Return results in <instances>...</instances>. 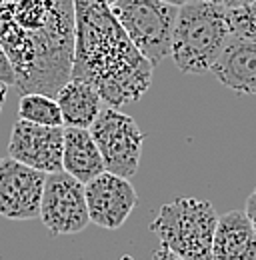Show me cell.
<instances>
[{
  "label": "cell",
  "mask_w": 256,
  "mask_h": 260,
  "mask_svg": "<svg viewBox=\"0 0 256 260\" xmlns=\"http://www.w3.org/2000/svg\"><path fill=\"white\" fill-rule=\"evenodd\" d=\"M74 80L92 84L110 108L140 100L152 84V68L128 38L104 0H74Z\"/></svg>",
  "instance_id": "cell-1"
},
{
  "label": "cell",
  "mask_w": 256,
  "mask_h": 260,
  "mask_svg": "<svg viewBox=\"0 0 256 260\" xmlns=\"http://www.w3.org/2000/svg\"><path fill=\"white\" fill-rule=\"evenodd\" d=\"M74 30V0H62L54 16L34 30L0 22V44L12 62L20 94L38 92L56 96L70 80Z\"/></svg>",
  "instance_id": "cell-2"
},
{
  "label": "cell",
  "mask_w": 256,
  "mask_h": 260,
  "mask_svg": "<svg viewBox=\"0 0 256 260\" xmlns=\"http://www.w3.org/2000/svg\"><path fill=\"white\" fill-rule=\"evenodd\" d=\"M232 38L226 6L190 0L178 8L170 56L182 74L210 72Z\"/></svg>",
  "instance_id": "cell-3"
},
{
  "label": "cell",
  "mask_w": 256,
  "mask_h": 260,
  "mask_svg": "<svg viewBox=\"0 0 256 260\" xmlns=\"http://www.w3.org/2000/svg\"><path fill=\"white\" fill-rule=\"evenodd\" d=\"M218 224L214 206L194 196L162 204L150 230L160 244L186 260H212V238Z\"/></svg>",
  "instance_id": "cell-4"
},
{
  "label": "cell",
  "mask_w": 256,
  "mask_h": 260,
  "mask_svg": "<svg viewBox=\"0 0 256 260\" xmlns=\"http://www.w3.org/2000/svg\"><path fill=\"white\" fill-rule=\"evenodd\" d=\"M110 10L150 64L156 66L170 56L178 6L160 0H116Z\"/></svg>",
  "instance_id": "cell-5"
},
{
  "label": "cell",
  "mask_w": 256,
  "mask_h": 260,
  "mask_svg": "<svg viewBox=\"0 0 256 260\" xmlns=\"http://www.w3.org/2000/svg\"><path fill=\"white\" fill-rule=\"evenodd\" d=\"M88 130L100 150L104 170L130 180L138 172L144 144V132L132 116L106 106Z\"/></svg>",
  "instance_id": "cell-6"
},
{
  "label": "cell",
  "mask_w": 256,
  "mask_h": 260,
  "mask_svg": "<svg viewBox=\"0 0 256 260\" xmlns=\"http://www.w3.org/2000/svg\"><path fill=\"white\" fill-rule=\"evenodd\" d=\"M38 218L52 234L82 232L90 224L84 184L64 170L46 174Z\"/></svg>",
  "instance_id": "cell-7"
},
{
  "label": "cell",
  "mask_w": 256,
  "mask_h": 260,
  "mask_svg": "<svg viewBox=\"0 0 256 260\" xmlns=\"http://www.w3.org/2000/svg\"><path fill=\"white\" fill-rule=\"evenodd\" d=\"M62 148L64 126H40L20 118L14 122L8 140L10 158L44 174L62 170Z\"/></svg>",
  "instance_id": "cell-8"
},
{
  "label": "cell",
  "mask_w": 256,
  "mask_h": 260,
  "mask_svg": "<svg viewBox=\"0 0 256 260\" xmlns=\"http://www.w3.org/2000/svg\"><path fill=\"white\" fill-rule=\"evenodd\" d=\"M44 180V172L16 162L10 156L0 158V216L8 220L38 218Z\"/></svg>",
  "instance_id": "cell-9"
},
{
  "label": "cell",
  "mask_w": 256,
  "mask_h": 260,
  "mask_svg": "<svg viewBox=\"0 0 256 260\" xmlns=\"http://www.w3.org/2000/svg\"><path fill=\"white\" fill-rule=\"evenodd\" d=\"M84 196L90 222L106 230L122 226L138 202V194L130 180L110 172H102L86 182Z\"/></svg>",
  "instance_id": "cell-10"
},
{
  "label": "cell",
  "mask_w": 256,
  "mask_h": 260,
  "mask_svg": "<svg viewBox=\"0 0 256 260\" xmlns=\"http://www.w3.org/2000/svg\"><path fill=\"white\" fill-rule=\"evenodd\" d=\"M210 72L236 94H256V42L232 36Z\"/></svg>",
  "instance_id": "cell-11"
},
{
  "label": "cell",
  "mask_w": 256,
  "mask_h": 260,
  "mask_svg": "<svg viewBox=\"0 0 256 260\" xmlns=\"http://www.w3.org/2000/svg\"><path fill=\"white\" fill-rule=\"evenodd\" d=\"M212 260H256V230L244 210H230L218 216Z\"/></svg>",
  "instance_id": "cell-12"
},
{
  "label": "cell",
  "mask_w": 256,
  "mask_h": 260,
  "mask_svg": "<svg viewBox=\"0 0 256 260\" xmlns=\"http://www.w3.org/2000/svg\"><path fill=\"white\" fill-rule=\"evenodd\" d=\"M62 170L82 184L106 172L90 130L64 128Z\"/></svg>",
  "instance_id": "cell-13"
},
{
  "label": "cell",
  "mask_w": 256,
  "mask_h": 260,
  "mask_svg": "<svg viewBox=\"0 0 256 260\" xmlns=\"http://www.w3.org/2000/svg\"><path fill=\"white\" fill-rule=\"evenodd\" d=\"M64 128H90L102 110V98L92 84L70 78L56 92Z\"/></svg>",
  "instance_id": "cell-14"
},
{
  "label": "cell",
  "mask_w": 256,
  "mask_h": 260,
  "mask_svg": "<svg viewBox=\"0 0 256 260\" xmlns=\"http://www.w3.org/2000/svg\"><path fill=\"white\" fill-rule=\"evenodd\" d=\"M18 116L20 120H26L40 126H62V114L58 108V102L54 96L48 94H22L18 102Z\"/></svg>",
  "instance_id": "cell-15"
},
{
  "label": "cell",
  "mask_w": 256,
  "mask_h": 260,
  "mask_svg": "<svg viewBox=\"0 0 256 260\" xmlns=\"http://www.w3.org/2000/svg\"><path fill=\"white\" fill-rule=\"evenodd\" d=\"M228 10V24L232 36L256 42V0L240 6V8H226Z\"/></svg>",
  "instance_id": "cell-16"
},
{
  "label": "cell",
  "mask_w": 256,
  "mask_h": 260,
  "mask_svg": "<svg viewBox=\"0 0 256 260\" xmlns=\"http://www.w3.org/2000/svg\"><path fill=\"white\" fill-rule=\"evenodd\" d=\"M0 82L6 86H16V76H14V68L12 62L4 50V46L0 44Z\"/></svg>",
  "instance_id": "cell-17"
},
{
  "label": "cell",
  "mask_w": 256,
  "mask_h": 260,
  "mask_svg": "<svg viewBox=\"0 0 256 260\" xmlns=\"http://www.w3.org/2000/svg\"><path fill=\"white\" fill-rule=\"evenodd\" d=\"M246 216L250 218V222H252V226H254L256 230V188L250 192V196H248V200H246Z\"/></svg>",
  "instance_id": "cell-18"
},
{
  "label": "cell",
  "mask_w": 256,
  "mask_h": 260,
  "mask_svg": "<svg viewBox=\"0 0 256 260\" xmlns=\"http://www.w3.org/2000/svg\"><path fill=\"white\" fill-rule=\"evenodd\" d=\"M150 260H186L182 258V256H178V254H174L172 250H168V248H164V246H160L158 250L152 254V258Z\"/></svg>",
  "instance_id": "cell-19"
},
{
  "label": "cell",
  "mask_w": 256,
  "mask_h": 260,
  "mask_svg": "<svg viewBox=\"0 0 256 260\" xmlns=\"http://www.w3.org/2000/svg\"><path fill=\"white\" fill-rule=\"evenodd\" d=\"M220 2L226 8H240V6H246V4H250L254 0H220Z\"/></svg>",
  "instance_id": "cell-20"
},
{
  "label": "cell",
  "mask_w": 256,
  "mask_h": 260,
  "mask_svg": "<svg viewBox=\"0 0 256 260\" xmlns=\"http://www.w3.org/2000/svg\"><path fill=\"white\" fill-rule=\"evenodd\" d=\"M6 94H8V86L0 82V112H2V106H4V102H6Z\"/></svg>",
  "instance_id": "cell-21"
},
{
  "label": "cell",
  "mask_w": 256,
  "mask_h": 260,
  "mask_svg": "<svg viewBox=\"0 0 256 260\" xmlns=\"http://www.w3.org/2000/svg\"><path fill=\"white\" fill-rule=\"evenodd\" d=\"M160 2H166V4H172V6H182V4H186V2H190V0H160Z\"/></svg>",
  "instance_id": "cell-22"
},
{
  "label": "cell",
  "mask_w": 256,
  "mask_h": 260,
  "mask_svg": "<svg viewBox=\"0 0 256 260\" xmlns=\"http://www.w3.org/2000/svg\"><path fill=\"white\" fill-rule=\"evenodd\" d=\"M198 2H212V4H218L220 0H198ZM220 4H222V2H220Z\"/></svg>",
  "instance_id": "cell-23"
},
{
  "label": "cell",
  "mask_w": 256,
  "mask_h": 260,
  "mask_svg": "<svg viewBox=\"0 0 256 260\" xmlns=\"http://www.w3.org/2000/svg\"><path fill=\"white\" fill-rule=\"evenodd\" d=\"M10 2H14V0H0V4H10Z\"/></svg>",
  "instance_id": "cell-24"
}]
</instances>
